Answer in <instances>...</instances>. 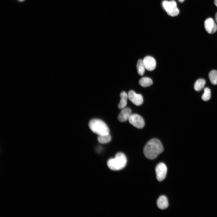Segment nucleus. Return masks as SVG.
Returning a JSON list of instances; mask_svg holds the SVG:
<instances>
[{
  "label": "nucleus",
  "instance_id": "obj_6",
  "mask_svg": "<svg viewBox=\"0 0 217 217\" xmlns=\"http://www.w3.org/2000/svg\"><path fill=\"white\" fill-rule=\"evenodd\" d=\"M167 172V168L163 163L159 164L156 168V178L158 181H161L165 178Z\"/></svg>",
  "mask_w": 217,
  "mask_h": 217
},
{
  "label": "nucleus",
  "instance_id": "obj_16",
  "mask_svg": "<svg viewBox=\"0 0 217 217\" xmlns=\"http://www.w3.org/2000/svg\"><path fill=\"white\" fill-rule=\"evenodd\" d=\"M209 77L211 83L213 85L217 84V71H211L209 74Z\"/></svg>",
  "mask_w": 217,
  "mask_h": 217
},
{
  "label": "nucleus",
  "instance_id": "obj_1",
  "mask_svg": "<svg viewBox=\"0 0 217 217\" xmlns=\"http://www.w3.org/2000/svg\"><path fill=\"white\" fill-rule=\"evenodd\" d=\"M164 150L163 146L158 139L153 138L149 140L146 144L143 150L144 156L147 159H155Z\"/></svg>",
  "mask_w": 217,
  "mask_h": 217
},
{
  "label": "nucleus",
  "instance_id": "obj_7",
  "mask_svg": "<svg viewBox=\"0 0 217 217\" xmlns=\"http://www.w3.org/2000/svg\"><path fill=\"white\" fill-rule=\"evenodd\" d=\"M127 96L130 100L136 105H140L143 103V98L142 95L136 93L133 90L130 91Z\"/></svg>",
  "mask_w": 217,
  "mask_h": 217
},
{
  "label": "nucleus",
  "instance_id": "obj_22",
  "mask_svg": "<svg viewBox=\"0 0 217 217\" xmlns=\"http://www.w3.org/2000/svg\"><path fill=\"white\" fill-rule=\"evenodd\" d=\"M18 0L19 1H23V0Z\"/></svg>",
  "mask_w": 217,
  "mask_h": 217
},
{
  "label": "nucleus",
  "instance_id": "obj_11",
  "mask_svg": "<svg viewBox=\"0 0 217 217\" xmlns=\"http://www.w3.org/2000/svg\"><path fill=\"white\" fill-rule=\"evenodd\" d=\"M157 205L160 209H164L167 208L168 206V203L167 197L164 195L161 196L158 198Z\"/></svg>",
  "mask_w": 217,
  "mask_h": 217
},
{
  "label": "nucleus",
  "instance_id": "obj_4",
  "mask_svg": "<svg viewBox=\"0 0 217 217\" xmlns=\"http://www.w3.org/2000/svg\"><path fill=\"white\" fill-rule=\"evenodd\" d=\"M162 5L169 15L175 16L179 14V10L177 7L176 3L175 1H164L163 2Z\"/></svg>",
  "mask_w": 217,
  "mask_h": 217
},
{
  "label": "nucleus",
  "instance_id": "obj_13",
  "mask_svg": "<svg viewBox=\"0 0 217 217\" xmlns=\"http://www.w3.org/2000/svg\"><path fill=\"white\" fill-rule=\"evenodd\" d=\"M139 83L140 86L145 87L151 86L153 84V81L150 78L143 77L140 80Z\"/></svg>",
  "mask_w": 217,
  "mask_h": 217
},
{
  "label": "nucleus",
  "instance_id": "obj_18",
  "mask_svg": "<svg viewBox=\"0 0 217 217\" xmlns=\"http://www.w3.org/2000/svg\"><path fill=\"white\" fill-rule=\"evenodd\" d=\"M211 97V91L210 89L206 87L204 90V93L202 96V99L204 101L209 100Z\"/></svg>",
  "mask_w": 217,
  "mask_h": 217
},
{
  "label": "nucleus",
  "instance_id": "obj_10",
  "mask_svg": "<svg viewBox=\"0 0 217 217\" xmlns=\"http://www.w3.org/2000/svg\"><path fill=\"white\" fill-rule=\"evenodd\" d=\"M131 110L129 108H123L118 116V120L121 122L128 120L131 115Z\"/></svg>",
  "mask_w": 217,
  "mask_h": 217
},
{
  "label": "nucleus",
  "instance_id": "obj_20",
  "mask_svg": "<svg viewBox=\"0 0 217 217\" xmlns=\"http://www.w3.org/2000/svg\"><path fill=\"white\" fill-rule=\"evenodd\" d=\"M214 2L215 5L217 7V0H215Z\"/></svg>",
  "mask_w": 217,
  "mask_h": 217
},
{
  "label": "nucleus",
  "instance_id": "obj_3",
  "mask_svg": "<svg viewBox=\"0 0 217 217\" xmlns=\"http://www.w3.org/2000/svg\"><path fill=\"white\" fill-rule=\"evenodd\" d=\"M90 129L94 133L99 135H103L109 134V129L102 121L99 119H93L89 124Z\"/></svg>",
  "mask_w": 217,
  "mask_h": 217
},
{
  "label": "nucleus",
  "instance_id": "obj_9",
  "mask_svg": "<svg viewBox=\"0 0 217 217\" xmlns=\"http://www.w3.org/2000/svg\"><path fill=\"white\" fill-rule=\"evenodd\" d=\"M145 68L147 70L152 71L155 69L156 62L155 59L150 56H147L143 60Z\"/></svg>",
  "mask_w": 217,
  "mask_h": 217
},
{
  "label": "nucleus",
  "instance_id": "obj_21",
  "mask_svg": "<svg viewBox=\"0 0 217 217\" xmlns=\"http://www.w3.org/2000/svg\"><path fill=\"white\" fill-rule=\"evenodd\" d=\"M178 0L179 1V2H182L184 1V0Z\"/></svg>",
  "mask_w": 217,
  "mask_h": 217
},
{
  "label": "nucleus",
  "instance_id": "obj_2",
  "mask_svg": "<svg viewBox=\"0 0 217 217\" xmlns=\"http://www.w3.org/2000/svg\"><path fill=\"white\" fill-rule=\"evenodd\" d=\"M127 159L125 155L123 153L119 152L117 153L114 158L109 159L107 162L108 167L114 171L120 170L124 168L126 166Z\"/></svg>",
  "mask_w": 217,
  "mask_h": 217
},
{
  "label": "nucleus",
  "instance_id": "obj_5",
  "mask_svg": "<svg viewBox=\"0 0 217 217\" xmlns=\"http://www.w3.org/2000/svg\"><path fill=\"white\" fill-rule=\"evenodd\" d=\"M128 121L130 124L138 129L142 128L145 125L143 118L140 115L137 114H131Z\"/></svg>",
  "mask_w": 217,
  "mask_h": 217
},
{
  "label": "nucleus",
  "instance_id": "obj_12",
  "mask_svg": "<svg viewBox=\"0 0 217 217\" xmlns=\"http://www.w3.org/2000/svg\"><path fill=\"white\" fill-rule=\"evenodd\" d=\"M121 100L119 103L118 107L120 109L124 108L127 104V95L124 91L121 93L120 94Z\"/></svg>",
  "mask_w": 217,
  "mask_h": 217
},
{
  "label": "nucleus",
  "instance_id": "obj_8",
  "mask_svg": "<svg viewBox=\"0 0 217 217\" xmlns=\"http://www.w3.org/2000/svg\"><path fill=\"white\" fill-rule=\"evenodd\" d=\"M204 27L206 31L209 34L215 33L217 29V26L211 18L207 19L204 22Z\"/></svg>",
  "mask_w": 217,
  "mask_h": 217
},
{
  "label": "nucleus",
  "instance_id": "obj_19",
  "mask_svg": "<svg viewBox=\"0 0 217 217\" xmlns=\"http://www.w3.org/2000/svg\"><path fill=\"white\" fill-rule=\"evenodd\" d=\"M215 21L217 23V12L216 13L215 16Z\"/></svg>",
  "mask_w": 217,
  "mask_h": 217
},
{
  "label": "nucleus",
  "instance_id": "obj_17",
  "mask_svg": "<svg viewBox=\"0 0 217 217\" xmlns=\"http://www.w3.org/2000/svg\"><path fill=\"white\" fill-rule=\"evenodd\" d=\"M98 141L101 143H106L109 142L111 139V137L109 134L103 135H99L98 137Z\"/></svg>",
  "mask_w": 217,
  "mask_h": 217
},
{
  "label": "nucleus",
  "instance_id": "obj_14",
  "mask_svg": "<svg viewBox=\"0 0 217 217\" xmlns=\"http://www.w3.org/2000/svg\"><path fill=\"white\" fill-rule=\"evenodd\" d=\"M137 68L138 74L141 76L143 75L145 72V67L143 60L139 59L137 64Z\"/></svg>",
  "mask_w": 217,
  "mask_h": 217
},
{
  "label": "nucleus",
  "instance_id": "obj_15",
  "mask_svg": "<svg viewBox=\"0 0 217 217\" xmlns=\"http://www.w3.org/2000/svg\"><path fill=\"white\" fill-rule=\"evenodd\" d=\"M206 82L205 80L200 79L198 80L195 83L194 89L196 91H199L204 87Z\"/></svg>",
  "mask_w": 217,
  "mask_h": 217
}]
</instances>
